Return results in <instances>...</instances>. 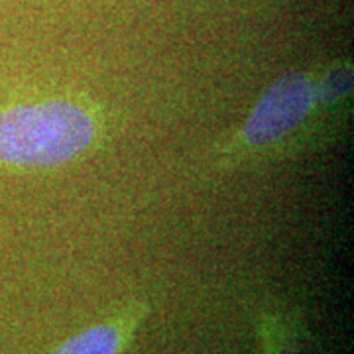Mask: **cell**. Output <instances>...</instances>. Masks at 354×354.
Returning <instances> with one entry per match:
<instances>
[{"label": "cell", "mask_w": 354, "mask_h": 354, "mask_svg": "<svg viewBox=\"0 0 354 354\" xmlns=\"http://www.w3.org/2000/svg\"><path fill=\"white\" fill-rule=\"evenodd\" d=\"M95 136L93 118L77 104L48 101L0 113V162L28 167L73 160Z\"/></svg>", "instance_id": "1"}, {"label": "cell", "mask_w": 354, "mask_h": 354, "mask_svg": "<svg viewBox=\"0 0 354 354\" xmlns=\"http://www.w3.org/2000/svg\"><path fill=\"white\" fill-rule=\"evenodd\" d=\"M120 335L111 325H97L75 335L51 354H116Z\"/></svg>", "instance_id": "3"}, {"label": "cell", "mask_w": 354, "mask_h": 354, "mask_svg": "<svg viewBox=\"0 0 354 354\" xmlns=\"http://www.w3.org/2000/svg\"><path fill=\"white\" fill-rule=\"evenodd\" d=\"M315 97V85L305 73L290 71L281 75L256 102L242 128V136L252 146H264L283 138L304 122Z\"/></svg>", "instance_id": "2"}, {"label": "cell", "mask_w": 354, "mask_h": 354, "mask_svg": "<svg viewBox=\"0 0 354 354\" xmlns=\"http://www.w3.org/2000/svg\"><path fill=\"white\" fill-rule=\"evenodd\" d=\"M351 81H353V69L351 67H342V69L329 73L321 85V99L329 102L344 95L346 91H351Z\"/></svg>", "instance_id": "4"}]
</instances>
